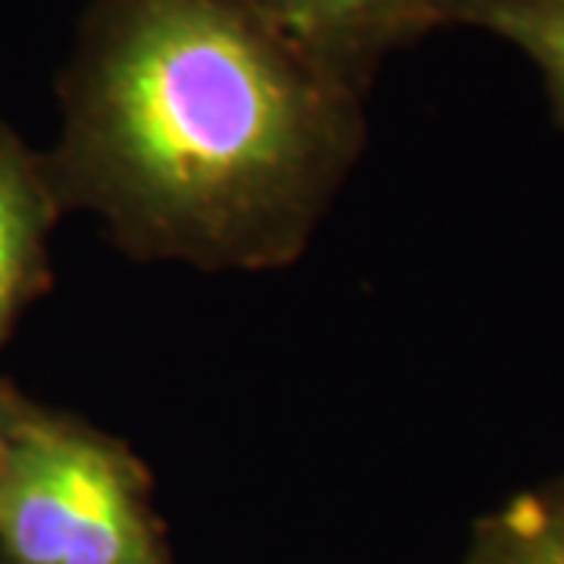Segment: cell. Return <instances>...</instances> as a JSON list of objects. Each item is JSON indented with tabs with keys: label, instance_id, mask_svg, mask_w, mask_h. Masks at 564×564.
I'll return each instance as SVG.
<instances>
[{
	"label": "cell",
	"instance_id": "cell-1",
	"mask_svg": "<svg viewBox=\"0 0 564 564\" xmlns=\"http://www.w3.org/2000/svg\"><path fill=\"white\" fill-rule=\"evenodd\" d=\"M361 104L248 0H95L54 188L144 261L285 267L361 154Z\"/></svg>",
	"mask_w": 564,
	"mask_h": 564
},
{
	"label": "cell",
	"instance_id": "cell-2",
	"mask_svg": "<svg viewBox=\"0 0 564 564\" xmlns=\"http://www.w3.org/2000/svg\"><path fill=\"white\" fill-rule=\"evenodd\" d=\"M13 564H166L141 464L91 426L20 408L0 458Z\"/></svg>",
	"mask_w": 564,
	"mask_h": 564
},
{
	"label": "cell",
	"instance_id": "cell-3",
	"mask_svg": "<svg viewBox=\"0 0 564 564\" xmlns=\"http://www.w3.org/2000/svg\"><path fill=\"white\" fill-rule=\"evenodd\" d=\"M333 79L364 95L383 61L411 41L462 22L470 0H248Z\"/></svg>",
	"mask_w": 564,
	"mask_h": 564
},
{
	"label": "cell",
	"instance_id": "cell-4",
	"mask_svg": "<svg viewBox=\"0 0 564 564\" xmlns=\"http://www.w3.org/2000/svg\"><path fill=\"white\" fill-rule=\"evenodd\" d=\"M57 188L0 126V339L44 276V242Z\"/></svg>",
	"mask_w": 564,
	"mask_h": 564
},
{
	"label": "cell",
	"instance_id": "cell-5",
	"mask_svg": "<svg viewBox=\"0 0 564 564\" xmlns=\"http://www.w3.org/2000/svg\"><path fill=\"white\" fill-rule=\"evenodd\" d=\"M464 564H564V474L518 492L484 518Z\"/></svg>",
	"mask_w": 564,
	"mask_h": 564
},
{
	"label": "cell",
	"instance_id": "cell-6",
	"mask_svg": "<svg viewBox=\"0 0 564 564\" xmlns=\"http://www.w3.org/2000/svg\"><path fill=\"white\" fill-rule=\"evenodd\" d=\"M462 25L508 41L536 66L564 129V0H470Z\"/></svg>",
	"mask_w": 564,
	"mask_h": 564
},
{
	"label": "cell",
	"instance_id": "cell-7",
	"mask_svg": "<svg viewBox=\"0 0 564 564\" xmlns=\"http://www.w3.org/2000/svg\"><path fill=\"white\" fill-rule=\"evenodd\" d=\"M13 414H17V402L0 395V458H3V445H7V433H10Z\"/></svg>",
	"mask_w": 564,
	"mask_h": 564
}]
</instances>
